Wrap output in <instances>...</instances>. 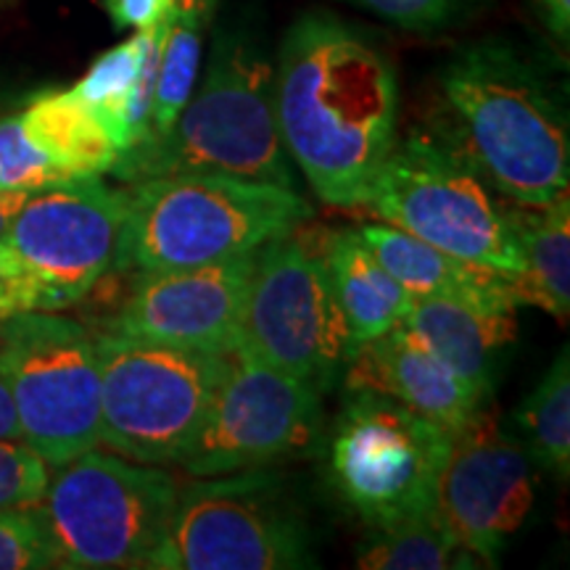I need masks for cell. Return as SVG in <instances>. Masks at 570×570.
<instances>
[{"label": "cell", "mask_w": 570, "mask_h": 570, "mask_svg": "<svg viewBox=\"0 0 570 570\" xmlns=\"http://www.w3.org/2000/svg\"><path fill=\"white\" fill-rule=\"evenodd\" d=\"M273 96L285 154L320 202L365 204L396 142L399 85L389 56L346 21L306 13L285 32Z\"/></svg>", "instance_id": "1"}, {"label": "cell", "mask_w": 570, "mask_h": 570, "mask_svg": "<svg viewBox=\"0 0 570 570\" xmlns=\"http://www.w3.org/2000/svg\"><path fill=\"white\" fill-rule=\"evenodd\" d=\"M449 146L518 206L568 194V117L539 69L504 42L468 46L441 75Z\"/></svg>", "instance_id": "2"}, {"label": "cell", "mask_w": 570, "mask_h": 570, "mask_svg": "<svg viewBox=\"0 0 570 570\" xmlns=\"http://www.w3.org/2000/svg\"><path fill=\"white\" fill-rule=\"evenodd\" d=\"M275 67L246 35L219 32L202 90L167 132L142 140L114 164L125 183L217 173L298 190L275 119Z\"/></svg>", "instance_id": "3"}, {"label": "cell", "mask_w": 570, "mask_h": 570, "mask_svg": "<svg viewBox=\"0 0 570 570\" xmlns=\"http://www.w3.org/2000/svg\"><path fill=\"white\" fill-rule=\"evenodd\" d=\"M130 204L114 267H204L296 233L312 217L298 190L217 173L151 177L127 188Z\"/></svg>", "instance_id": "4"}, {"label": "cell", "mask_w": 570, "mask_h": 570, "mask_svg": "<svg viewBox=\"0 0 570 570\" xmlns=\"http://www.w3.org/2000/svg\"><path fill=\"white\" fill-rule=\"evenodd\" d=\"M130 194L69 177L21 202L0 235V320L82 302L114 267Z\"/></svg>", "instance_id": "5"}, {"label": "cell", "mask_w": 570, "mask_h": 570, "mask_svg": "<svg viewBox=\"0 0 570 570\" xmlns=\"http://www.w3.org/2000/svg\"><path fill=\"white\" fill-rule=\"evenodd\" d=\"M101 444L142 465H183L209 417L230 354L96 336Z\"/></svg>", "instance_id": "6"}, {"label": "cell", "mask_w": 570, "mask_h": 570, "mask_svg": "<svg viewBox=\"0 0 570 570\" xmlns=\"http://www.w3.org/2000/svg\"><path fill=\"white\" fill-rule=\"evenodd\" d=\"M177 489L156 465L90 449L56 468L35 508L59 568H148L173 520Z\"/></svg>", "instance_id": "7"}, {"label": "cell", "mask_w": 570, "mask_h": 570, "mask_svg": "<svg viewBox=\"0 0 570 570\" xmlns=\"http://www.w3.org/2000/svg\"><path fill=\"white\" fill-rule=\"evenodd\" d=\"M399 230L504 277H518L523 252L510 217L444 138L412 132L394 142L365 204Z\"/></svg>", "instance_id": "8"}, {"label": "cell", "mask_w": 570, "mask_h": 570, "mask_svg": "<svg viewBox=\"0 0 570 570\" xmlns=\"http://www.w3.org/2000/svg\"><path fill=\"white\" fill-rule=\"evenodd\" d=\"M309 525L283 481L265 470L206 475L177 502L148 570L315 568Z\"/></svg>", "instance_id": "9"}, {"label": "cell", "mask_w": 570, "mask_h": 570, "mask_svg": "<svg viewBox=\"0 0 570 570\" xmlns=\"http://www.w3.org/2000/svg\"><path fill=\"white\" fill-rule=\"evenodd\" d=\"M452 431L370 389H346L327 446V481L367 529L431 515Z\"/></svg>", "instance_id": "10"}, {"label": "cell", "mask_w": 570, "mask_h": 570, "mask_svg": "<svg viewBox=\"0 0 570 570\" xmlns=\"http://www.w3.org/2000/svg\"><path fill=\"white\" fill-rule=\"evenodd\" d=\"M0 373L17 404L21 441L48 468L101 444V365L88 327L51 312L0 320Z\"/></svg>", "instance_id": "11"}, {"label": "cell", "mask_w": 570, "mask_h": 570, "mask_svg": "<svg viewBox=\"0 0 570 570\" xmlns=\"http://www.w3.org/2000/svg\"><path fill=\"white\" fill-rule=\"evenodd\" d=\"M235 348L315 386L333 389L356 352L325 262L294 233L256 248Z\"/></svg>", "instance_id": "12"}, {"label": "cell", "mask_w": 570, "mask_h": 570, "mask_svg": "<svg viewBox=\"0 0 570 570\" xmlns=\"http://www.w3.org/2000/svg\"><path fill=\"white\" fill-rule=\"evenodd\" d=\"M325 444L323 394L233 348L209 417L183 468L196 479L312 458Z\"/></svg>", "instance_id": "13"}, {"label": "cell", "mask_w": 570, "mask_h": 570, "mask_svg": "<svg viewBox=\"0 0 570 570\" xmlns=\"http://www.w3.org/2000/svg\"><path fill=\"white\" fill-rule=\"evenodd\" d=\"M533 508V460L483 404L452 431L436 481L433 515L462 550L497 566Z\"/></svg>", "instance_id": "14"}, {"label": "cell", "mask_w": 570, "mask_h": 570, "mask_svg": "<svg viewBox=\"0 0 570 570\" xmlns=\"http://www.w3.org/2000/svg\"><path fill=\"white\" fill-rule=\"evenodd\" d=\"M254 256L256 252L204 267L138 273L114 317V333L230 354L238 344Z\"/></svg>", "instance_id": "15"}, {"label": "cell", "mask_w": 570, "mask_h": 570, "mask_svg": "<svg viewBox=\"0 0 570 570\" xmlns=\"http://www.w3.org/2000/svg\"><path fill=\"white\" fill-rule=\"evenodd\" d=\"M344 381L346 389H370L396 399L449 431H458L491 402L428 352L402 323L356 346Z\"/></svg>", "instance_id": "16"}, {"label": "cell", "mask_w": 570, "mask_h": 570, "mask_svg": "<svg viewBox=\"0 0 570 570\" xmlns=\"http://www.w3.org/2000/svg\"><path fill=\"white\" fill-rule=\"evenodd\" d=\"M402 325L483 399L494 394L499 356L515 341V312L454 298H412Z\"/></svg>", "instance_id": "17"}, {"label": "cell", "mask_w": 570, "mask_h": 570, "mask_svg": "<svg viewBox=\"0 0 570 570\" xmlns=\"http://www.w3.org/2000/svg\"><path fill=\"white\" fill-rule=\"evenodd\" d=\"M356 233L412 298H454L489 309L515 312L512 281L494 269L462 262L394 225H362Z\"/></svg>", "instance_id": "18"}, {"label": "cell", "mask_w": 570, "mask_h": 570, "mask_svg": "<svg viewBox=\"0 0 570 570\" xmlns=\"http://www.w3.org/2000/svg\"><path fill=\"white\" fill-rule=\"evenodd\" d=\"M325 269L341 317L356 346L383 336L407 317L412 296L375 259L356 230L333 235Z\"/></svg>", "instance_id": "19"}, {"label": "cell", "mask_w": 570, "mask_h": 570, "mask_svg": "<svg viewBox=\"0 0 570 570\" xmlns=\"http://www.w3.org/2000/svg\"><path fill=\"white\" fill-rule=\"evenodd\" d=\"M523 252V269L512 277L518 304L541 306L566 325L570 315V202L568 194L544 206L508 214Z\"/></svg>", "instance_id": "20"}, {"label": "cell", "mask_w": 570, "mask_h": 570, "mask_svg": "<svg viewBox=\"0 0 570 570\" xmlns=\"http://www.w3.org/2000/svg\"><path fill=\"white\" fill-rule=\"evenodd\" d=\"M19 119L30 140L67 180L111 173L119 159L101 119L75 96V90L40 92Z\"/></svg>", "instance_id": "21"}, {"label": "cell", "mask_w": 570, "mask_h": 570, "mask_svg": "<svg viewBox=\"0 0 570 570\" xmlns=\"http://www.w3.org/2000/svg\"><path fill=\"white\" fill-rule=\"evenodd\" d=\"M212 9L214 0H173L159 56L148 138L167 132L180 117L188 98L194 96L198 63H202V42Z\"/></svg>", "instance_id": "22"}, {"label": "cell", "mask_w": 570, "mask_h": 570, "mask_svg": "<svg viewBox=\"0 0 570 570\" xmlns=\"http://www.w3.org/2000/svg\"><path fill=\"white\" fill-rule=\"evenodd\" d=\"M362 570H465L481 562L444 531L436 515H420L370 529L365 544L356 550Z\"/></svg>", "instance_id": "23"}, {"label": "cell", "mask_w": 570, "mask_h": 570, "mask_svg": "<svg viewBox=\"0 0 570 570\" xmlns=\"http://www.w3.org/2000/svg\"><path fill=\"white\" fill-rule=\"evenodd\" d=\"M570 354L562 348L539 386L515 410L520 444L554 479H570Z\"/></svg>", "instance_id": "24"}, {"label": "cell", "mask_w": 570, "mask_h": 570, "mask_svg": "<svg viewBox=\"0 0 570 570\" xmlns=\"http://www.w3.org/2000/svg\"><path fill=\"white\" fill-rule=\"evenodd\" d=\"M142 53H146V30H138L135 38H130L122 46L106 51L88 69V75L75 85V96L85 101L101 119V125L109 132V138L117 130L119 114L125 109V101L130 98L135 88V80L140 75ZM114 142V140H111Z\"/></svg>", "instance_id": "25"}, {"label": "cell", "mask_w": 570, "mask_h": 570, "mask_svg": "<svg viewBox=\"0 0 570 570\" xmlns=\"http://www.w3.org/2000/svg\"><path fill=\"white\" fill-rule=\"evenodd\" d=\"M67 180L24 132L19 117L0 119V194L30 196Z\"/></svg>", "instance_id": "26"}, {"label": "cell", "mask_w": 570, "mask_h": 570, "mask_svg": "<svg viewBox=\"0 0 570 570\" xmlns=\"http://www.w3.org/2000/svg\"><path fill=\"white\" fill-rule=\"evenodd\" d=\"M59 568L38 508L0 510V570Z\"/></svg>", "instance_id": "27"}, {"label": "cell", "mask_w": 570, "mask_h": 570, "mask_svg": "<svg viewBox=\"0 0 570 570\" xmlns=\"http://www.w3.org/2000/svg\"><path fill=\"white\" fill-rule=\"evenodd\" d=\"M51 468L24 441L0 439V510L32 508L46 494Z\"/></svg>", "instance_id": "28"}, {"label": "cell", "mask_w": 570, "mask_h": 570, "mask_svg": "<svg viewBox=\"0 0 570 570\" xmlns=\"http://www.w3.org/2000/svg\"><path fill=\"white\" fill-rule=\"evenodd\" d=\"M412 32H436L473 11L475 0H346Z\"/></svg>", "instance_id": "29"}, {"label": "cell", "mask_w": 570, "mask_h": 570, "mask_svg": "<svg viewBox=\"0 0 570 570\" xmlns=\"http://www.w3.org/2000/svg\"><path fill=\"white\" fill-rule=\"evenodd\" d=\"M117 30H148L164 19L173 0H104Z\"/></svg>", "instance_id": "30"}, {"label": "cell", "mask_w": 570, "mask_h": 570, "mask_svg": "<svg viewBox=\"0 0 570 570\" xmlns=\"http://www.w3.org/2000/svg\"><path fill=\"white\" fill-rule=\"evenodd\" d=\"M0 439L21 441L17 404H13V394H11L9 383H6L3 373H0Z\"/></svg>", "instance_id": "31"}, {"label": "cell", "mask_w": 570, "mask_h": 570, "mask_svg": "<svg viewBox=\"0 0 570 570\" xmlns=\"http://www.w3.org/2000/svg\"><path fill=\"white\" fill-rule=\"evenodd\" d=\"M541 13L554 38L568 40L570 32V0H541Z\"/></svg>", "instance_id": "32"}, {"label": "cell", "mask_w": 570, "mask_h": 570, "mask_svg": "<svg viewBox=\"0 0 570 570\" xmlns=\"http://www.w3.org/2000/svg\"><path fill=\"white\" fill-rule=\"evenodd\" d=\"M24 198L27 196H19V194H0V235L9 230L13 214L19 212V206Z\"/></svg>", "instance_id": "33"}]
</instances>
